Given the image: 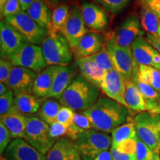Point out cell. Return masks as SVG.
<instances>
[{"label": "cell", "mask_w": 160, "mask_h": 160, "mask_svg": "<svg viewBox=\"0 0 160 160\" xmlns=\"http://www.w3.org/2000/svg\"><path fill=\"white\" fill-rule=\"evenodd\" d=\"M61 108V103L56 100L46 99L40 107L38 117L50 125L57 122V116Z\"/></svg>", "instance_id": "obj_29"}, {"label": "cell", "mask_w": 160, "mask_h": 160, "mask_svg": "<svg viewBox=\"0 0 160 160\" xmlns=\"http://www.w3.org/2000/svg\"><path fill=\"white\" fill-rule=\"evenodd\" d=\"M105 45V37L94 31H88L73 51L76 59L89 57L101 51Z\"/></svg>", "instance_id": "obj_17"}, {"label": "cell", "mask_w": 160, "mask_h": 160, "mask_svg": "<svg viewBox=\"0 0 160 160\" xmlns=\"http://www.w3.org/2000/svg\"><path fill=\"white\" fill-rule=\"evenodd\" d=\"M99 97L97 88L79 74L64 92L59 102L73 111L83 112L90 108L99 99Z\"/></svg>", "instance_id": "obj_2"}, {"label": "cell", "mask_w": 160, "mask_h": 160, "mask_svg": "<svg viewBox=\"0 0 160 160\" xmlns=\"http://www.w3.org/2000/svg\"><path fill=\"white\" fill-rule=\"evenodd\" d=\"M8 160H46V157L23 139H14L4 152Z\"/></svg>", "instance_id": "obj_15"}, {"label": "cell", "mask_w": 160, "mask_h": 160, "mask_svg": "<svg viewBox=\"0 0 160 160\" xmlns=\"http://www.w3.org/2000/svg\"><path fill=\"white\" fill-rule=\"evenodd\" d=\"M159 112H160V98H159Z\"/></svg>", "instance_id": "obj_53"}, {"label": "cell", "mask_w": 160, "mask_h": 160, "mask_svg": "<svg viewBox=\"0 0 160 160\" xmlns=\"http://www.w3.org/2000/svg\"><path fill=\"white\" fill-rule=\"evenodd\" d=\"M1 122L8 129L13 139H25L26 129V116L19 113L14 107L1 116Z\"/></svg>", "instance_id": "obj_21"}, {"label": "cell", "mask_w": 160, "mask_h": 160, "mask_svg": "<svg viewBox=\"0 0 160 160\" xmlns=\"http://www.w3.org/2000/svg\"><path fill=\"white\" fill-rule=\"evenodd\" d=\"M100 89L110 99L127 107L125 99L126 79L115 69L107 72Z\"/></svg>", "instance_id": "obj_14"}, {"label": "cell", "mask_w": 160, "mask_h": 160, "mask_svg": "<svg viewBox=\"0 0 160 160\" xmlns=\"http://www.w3.org/2000/svg\"><path fill=\"white\" fill-rule=\"evenodd\" d=\"M5 19L19 32L28 43L42 45L48 34V31L38 25L25 11H22Z\"/></svg>", "instance_id": "obj_8"}, {"label": "cell", "mask_w": 160, "mask_h": 160, "mask_svg": "<svg viewBox=\"0 0 160 160\" xmlns=\"http://www.w3.org/2000/svg\"><path fill=\"white\" fill-rule=\"evenodd\" d=\"M137 137L157 155L160 153V113L139 112L134 119Z\"/></svg>", "instance_id": "obj_5"}, {"label": "cell", "mask_w": 160, "mask_h": 160, "mask_svg": "<svg viewBox=\"0 0 160 160\" xmlns=\"http://www.w3.org/2000/svg\"><path fill=\"white\" fill-rule=\"evenodd\" d=\"M140 22H141L142 28L147 33V34L158 36L160 19L149 9L141 7Z\"/></svg>", "instance_id": "obj_30"}, {"label": "cell", "mask_w": 160, "mask_h": 160, "mask_svg": "<svg viewBox=\"0 0 160 160\" xmlns=\"http://www.w3.org/2000/svg\"><path fill=\"white\" fill-rule=\"evenodd\" d=\"M105 37V46L111 57L113 67L126 80L134 78L139 68L133 57L131 47L125 48L119 45L116 41L114 33H108Z\"/></svg>", "instance_id": "obj_4"}, {"label": "cell", "mask_w": 160, "mask_h": 160, "mask_svg": "<svg viewBox=\"0 0 160 160\" xmlns=\"http://www.w3.org/2000/svg\"><path fill=\"white\" fill-rule=\"evenodd\" d=\"M82 14L86 27L94 32L105 31L109 23L105 11L95 4L84 2L81 5Z\"/></svg>", "instance_id": "obj_16"}, {"label": "cell", "mask_w": 160, "mask_h": 160, "mask_svg": "<svg viewBox=\"0 0 160 160\" xmlns=\"http://www.w3.org/2000/svg\"><path fill=\"white\" fill-rule=\"evenodd\" d=\"M15 95L11 90L0 97V115L3 116L7 113L14 105Z\"/></svg>", "instance_id": "obj_36"}, {"label": "cell", "mask_w": 160, "mask_h": 160, "mask_svg": "<svg viewBox=\"0 0 160 160\" xmlns=\"http://www.w3.org/2000/svg\"><path fill=\"white\" fill-rule=\"evenodd\" d=\"M37 77V74L34 71L14 66L6 86L13 92L15 96L21 93H32Z\"/></svg>", "instance_id": "obj_13"}, {"label": "cell", "mask_w": 160, "mask_h": 160, "mask_svg": "<svg viewBox=\"0 0 160 160\" xmlns=\"http://www.w3.org/2000/svg\"><path fill=\"white\" fill-rule=\"evenodd\" d=\"M74 114L75 112L70 108L62 106L59 112V114L57 116V122L69 128V126L71 125L72 122H73Z\"/></svg>", "instance_id": "obj_39"}, {"label": "cell", "mask_w": 160, "mask_h": 160, "mask_svg": "<svg viewBox=\"0 0 160 160\" xmlns=\"http://www.w3.org/2000/svg\"><path fill=\"white\" fill-rule=\"evenodd\" d=\"M137 131L134 122H129L119 126L112 131V145L111 148L116 146L123 142L137 137Z\"/></svg>", "instance_id": "obj_31"}, {"label": "cell", "mask_w": 160, "mask_h": 160, "mask_svg": "<svg viewBox=\"0 0 160 160\" xmlns=\"http://www.w3.org/2000/svg\"><path fill=\"white\" fill-rule=\"evenodd\" d=\"M136 138L137 137L133 139L126 140L123 142L119 144L113 148L117 149L118 151L121 152V153H126V154L136 155V151H137V140H136Z\"/></svg>", "instance_id": "obj_40"}, {"label": "cell", "mask_w": 160, "mask_h": 160, "mask_svg": "<svg viewBox=\"0 0 160 160\" xmlns=\"http://www.w3.org/2000/svg\"><path fill=\"white\" fill-rule=\"evenodd\" d=\"M113 33L118 45L130 48L137 38L142 37L145 31L142 30L139 17L137 14H130L118 26Z\"/></svg>", "instance_id": "obj_12"}, {"label": "cell", "mask_w": 160, "mask_h": 160, "mask_svg": "<svg viewBox=\"0 0 160 160\" xmlns=\"http://www.w3.org/2000/svg\"><path fill=\"white\" fill-rule=\"evenodd\" d=\"M62 66H49L37 75L33 93L39 98H47L51 91L56 75Z\"/></svg>", "instance_id": "obj_23"}, {"label": "cell", "mask_w": 160, "mask_h": 160, "mask_svg": "<svg viewBox=\"0 0 160 160\" xmlns=\"http://www.w3.org/2000/svg\"><path fill=\"white\" fill-rule=\"evenodd\" d=\"M42 102V99L33 93H21L15 96L13 107L24 115L33 114L39 111Z\"/></svg>", "instance_id": "obj_26"}, {"label": "cell", "mask_w": 160, "mask_h": 160, "mask_svg": "<svg viewBox=\"0 0 160 160\" xmlns=\"http://www.w3.org/2000/svg\"><path fill=\"white\" fill-rule=\"evenodd\" d=\"M158 70H159V71H160V67H159V69H158Z\"/></svg>", "instance_id": "obj_54"}, {"label": "cell", "mask_w": 160, "mask_h": 160, "mask_svg": "<svg viewBox=\"0 0 160 160\" xmlns=\"http://www.w3.org/2000/svg\"><path fill=\"white\" fill-rule=\"evenodd\" d=\"M8 1V0H0V11L2 10L3 7L5 6V5Z\"/></svg>", "instance_id": "obj_50"}, {"label": "cell", "mask_w": 160, "mask_h": 160, "mask_svg": "<svg viewBox=\"0 0 160 160\" xmlns=\"http://www.w3.org/2000/svg\"><path fill=\"white\" fill-rule=\"evenodd\" d=\"M92 128L91 121L86 116L82 113H75L73 122L68 128L67 137L75 142L81 133L91 130Z\"/></svg>", "instance_id": "obj_28"}, {"label": "cell", "mask_w": 160, "mask_h": 160, "mask_svg": "<svg viewBox=\"0 0 160 160\" xmlns=\"http://www.w3.org/2000/svg\"><path fill=\"white\" fill-rule=\"evenodd\" d=\"M82 160H94L112 145V137L99 131L88 130L81 133L74 142Z\"/></svg>", "instance_id": "obj_6"}, {"label": "cell", "mask_w": 160, "mask_h": 160, "mask_svg": "<svg viewBox=\"0 0 160 160\" xmlns=\"http://www.w3.org/2000/svg\"><path fill=\"white\" fill-rule=\"evenodd\" d=\"M44 1H45V3H46V0H44Z\"/></svg>", "instance_id": "obj_55"}, {"label": "cell", "mask_w": 160, "mask_h": 160, "mask_svg": "<svg viewBox=\"0 0 160 160\" xmlns=\"http://www.w3.org/2000/svg\"><path fill=\"white\" fill-rule=\"evenodd\" d=\"M132 53L138 65L153 67L154 59L158 53L157 49L150 44L143 37H139L131 45Z\"/></svg>", "instance_id": "obj_22"}, {"label": "cell", "mask_w": 160, "mask_h": 160, "mask_svg": "<svg viewBox=\"0 0 160 160\" xmlns=\"http://www.w3.org/2000/svg\"><path fill=\"white\" fill-rule=\"evenodd\" d=\"M11 135L8 129L5 127L2 122H0V152L2 153L5 152L8 146L11 142Z\"/></svg>", "instance_id": "obj_42"}, {"label": "cell", "mask_w": 160, "mask_h": 160, "mask_svg": "<svg viewBox=\"0 0 160 160\" xmlns=\"http://www.w3.org/2000/svg\"><path fill=\"white\" fill-rule=\"evenodd\" d=\"M26 13L42 28L51 30L53 12L44 0H34Z\"/></svg>", "instance_id": "obj_24"}, {"label": "cell", "mask_w": 160, "mask_h": 160, "mask_svg": "<svg viewBox=\"0 0 160 160\" xmlns=\"http://www.w3.org/2000/svg\"><path fill=\"white\" fill-rule=\"evenodd\" d=\"M46 160H82L74 142L68 137L58 139L46 156Z\"/></svg>", "instance_id": "obj_18"}, {"label": "cell", "mask_w": 160, "mask_h": 160, "mask_svg": "<svg viewBox=\"0 0 160 160\" xmlns=\"http://www.w3.org/2000/svg\"><path fill=\"white\" fill-rule=\"evenodd\" d=\"M77 69L74 65L62 67L56 75L51 90L47 98L60 99L62 96L75 79Z\"/></svg>", "instance_id": "obj_20"}, {"label": "cell", "mask_w": 160, "mask_h": 160, "mask_svg": "<svg viewBox=\"0 0 160 160\" xmlns=\"http://www.w3.org/2000/svg\"><path fill=\"white\" fill-rule=\"evenodd\" d=\"M2 17L5 18L15 16L22 11L21 6H20L19 0H8L6 2L2 10H1Z\"/></svg>", "instance_id": "obj_37"}, {"label": "cell", "mask_w": 160, "mask_h": 160, "mask_svg": "<svg viewBox=\"0 0 160 160\" xmlns=\"http://www.w3.org/2000/svg\"><path fill=\"white\" fill-rule=\"evenodd\" d=\"M82 113L88 118L93 128L104 133H112L127 122L129 111L126 106L114 100L101 97Z\"/></svg>", "instance_id": "obj_1"}, {"label": "cell", "mask_w": 160, "mask_h": 160, "mask_svg": "<svg viewBox=\"0 0 160 160\" xmlns=\"http://www.w3.org/2000/svg\"><path fill=\"white\" fill-rule=\"evenodd\" d=\"M88 32L82 14L81 8L72 5L70 8L68 17L62 33L70 44L72 51H74L79 41Z\"/></svg>", "instance_id": "obj_10"}, {"label": "cell", "mask_w": 160, "mask_h": 160, "mask_svg": "<svg viewBox=\"0 0 160 160\" xmlns=\"http://www.w3.org/2000/svg\"><path fill=\"white\" fill-rule=\"evenodd\" d=\"M28 43L19 32L6 20L0 22V53L2 59H10L13 54Z\"/></svg>", "instance_id": "obj_11"}, {"label": "cell", "mask_w": 160, "mask_h": 160, "mask_svg": "<svg viewBox=\"0 0 160 160\" xmlns=\"http://www.w3.org/2000/svg\"><path fill=\"white\" fill-rule=\"evenodd\" d=\"M14 68V65L8 59H0V82L1 83L5 84L8 82L11 72Z\"/></svg>", "instance_id": "obj_38"}, {"label": "cell", "mask_w": 160, "mask_h": 160, "mask_svg": "<svg viewBox=\"0 0 160 160\" xmlns=\"http://www.w3.org/2000/svg\"><path fill=\"white\" fill-rule=\"evenodd\" d=\"M68 131V128L58 122H55L50 125V136L56 140L63 138L64 136H67Z\"/></svg>", "instance_id": "obj_41"}, {"label": "cell", "mask_w": 160, "mask_h": 160, "mask_svg": "<svg viewBox=\"0 0 160 160\" xmlns=\"http://www.w3.org/2000/svg\"><path fill=\"white\" fill-rule=\"evenodd\" d=\"M145 39H147V41L155 49H157L160 53V37L159 36L147 34L146 35Z\"/></svg>", "instance_id": "obj_45"}, {"label": "cell", "mask_w": 160, "mask_h": 160, "mask_svg": "<svg viewBox=\"0 0 160 160\" xmlns=\"http://www.w3.org/2000/svg\"><path fill=\"white\" fill-rule=\"evenodd\" d=\"M137 151L136 157L137 160H156L157 156L146 144L137 136Z\"/></svg>", "instance_id": "obj_35"}, {"label": "cell", "mask_w": 160, "mask_h": 160, "mask_svg": "<svg viewBox=\"0 0 160 160\" xmlns=\"http://www.w3.org/2000/svg\"><path fill=\"white\" fill-rule=\"evenodd\" d=\"M42 50L48 65L68 66L73 59V51L62 33L49 31L43 40Z\"/></svg>", "instance_id": "obj_3"}, {"label": "cell", "mask_w": 160, "mask_h": 160, "mask_svg": "<svg viewBox=\"0 0 160 160\" xmlns=\"http://www.w3.org/2000/svg\"><path fill=\"white\" fill-rule=\"evenodd\" d=\"M75 64L82 75L88 81L100 89L102 83L105 79L107 71L102 69L94 62L88 57L81 58L75 60Z\"/></svg>", "instance_id": "obj_19"}, {"label": "cell", "mask_w": 160, "mask_h": 160, "mask_svg": "<svg viewBox=\"0 0 160 160\" xmlns=\"http://www.w3.org/2000/svg\"><path fill=\"white\" fill-rule=\"evenodd\" d=\"M8 88L6 86L5 84L4 83H0V97L4 94H5L8 91Z\"/></svg>", "instance_id": "obj_49"}, {"label": "cell", "mask_w": 160, "mask_h": 160, "mask_svg": "<svg viewBox=\"0 0 160 160\" xmlns=\"http://www.w3.org/2000/svg\"><path fill=\"white\" fill-rule=\"evenodd\" d=\"M134 79L148 84L160 93V71L156 68L139 65L137 73L132 80Z\"/></svg>", "instance_id": "obj_27"}, {"label": "cell", "mask_w": 160, "mask_h": 160, "mask_svg": "<svg viewBox=\"0 0 160 160\" xmlns=\"http://www.w3.org/2000/svg\"><path fill=\"white\" fill-rule=\"evenodd\" d=\"M139 3L141 7L149 9L160 19V0H139Z\"/></svg>", "instance_id": "obj_43"}, {"label": "cell", "mask_w": 160, "mask_h": 160, "mask_svg": "<svg viewBox=\"0 0 160 160\" xmlns=\"http://www.w3.org/2000/svg\"><path fill=\"white\" fill-rule=\"evenodd\" d=\"M156 160H160V157H159V155H158V156H157V159H156Z\"/></svg>", "instance_id": "obj_51"}, {"label": "cell", "mask_w": 160, "mask_h": 160, "mask_svg": "<svg viewBox=\"0 0 160 160\" xmlns=\"http://www.w3.org/2000/svg\"><path fill=\"white\" fill-rule=\"evenodd\" d=\"M125 99L127 107L138 112L147 111L146 100L133 80H126Z\"/></svg>", "instance_id": "obj_25"}, {"label": "cell", "mask_w": 160, "mask_h": 160, "mask_svg": "<svg viewBox=\"0 0 160 160\" xmlns=\"http://www.w3.org/2000/svg\"><path fill=\"white\" fill-rule=\"evenodd\" d=\"M25 139L30 145L45 155L56 143L50 136V125L39 117L26 116Z\"/></svg>", "instance_id": "obj_7"}, {"label": "cell", "mask_w": 160, "mask_h": 160, "mask_svg": "<svg viewBox=\"0 0 160 160\" xmlns=\"http://www.w3.org/2000/svg\"><path fill=\"white\" fill-rule=\"evenodd\" d=\"M112 14H118L129 5L131 0H94Z\"/></svg>", "instance_id": "obj_34"}, {"label": "cell", "mask_w": 160, "mask_h": 160, "mask_svg": "<svg viewBox=\"0 0 160 160\" xmlns=\"http://www.w3.org/2000/svg\"><path fill=\"white\" fill-rule=\"evenodd\" d=\"M158 36L160 37V25H159V33H158Z\"/></svg>", "instance_id": "obj_52"}, {"label": "cell", "mask_w": 160, "mask_h": 160, "mask_svg": "<svg viewBox=\"0 0 160 160\" xmlns=\"http://www.w3.org/2000/svg\"><path fill=\"white\" fill-rule=\"evenodd\" d=\"M94 160H113L112 159V156L111 152L106 151L102 152V153L98 156Z\"/></svg>", "instance_id": "obj_48"}, {"label": "cell", "mask_w": 160, "mask_h": 160, "mask_svg": "<svg viewBox=\"0 0 160 160\" xmlns=\"http://www.w3.org/2000/svg\"><path fill=\"white\" fill-rule=\"evenodd\" d=\"M65 0H46V4L51 9H55L58 6L62 5Z\"/></svg>", "instance_id": "obj_46"}, {"label": "cell", "mask_w": 160, "mask_h": 160, "mask_svg": "<svg viewBox=\"0 0 160 160\" xmlns=\"http://www.w3.org/2000/svg\"><path fill=\"white\" fill-rule=\"evenodd\" d=\"M14 66L25 68L39 73L47 67L42 47L26 43L10 58Z\"/></svg>", "instance_id": "obj_9"}, {"label": "cell", "mask_w": 160, "mask_h": 160, "mask_svg": "<svg viewBox=\"0 0 160 160\" xmlns=\"http://www.w3.org/2000/svg\"><path fill=\"white\" fill-rule=\"evenodd\" d=\"M70 8L67 5H62L58 6L53 9L52 13V26L49 31L60 32L62 33L65 27L68 17Z\"/></svg>", "instance_id": "obj_32"}, {"label": "cell", "mask_w": 160, "mask_h": 160, "mask_svg": "<svg viewBox=\"0 0 160 160\" xmlns=\"http://www.w3.org/2000/svg\"><path fill=\"white\" fill-rule=\"evenodd\" d=\"M111 153L113 160H137L136 155H130L121 153L113 148H111Z\"/></svg>", "instance_id": "obj_44"}, {"label": "cell", "mask_w": 160, "mask_h": 160, "mask_svg": "<svg viewBox=\"0 0 160 160\" xmlns=\"http://www.w3.org/2000/svg\"><path fill=\"white\" fill-rule=\"evenodd\" d=\"M88 58L92 61L94 62L102 69L105 70L107 72L114 69L113 62H112L111 57H110L108 51L106 48L105 45L99 52H98L94 55L91 56Z\"/></svg>", "instance_id": "obj_33"}, {"label": "cell", "mask_w": 160, "mask_h": 160, "mask_svg": "<svg viewBox=\"0 0 160 160\" xmlns=\"http://www.w3.org/2000/svg\"><path fill=\"white\" fill-rule=\"evenodd\" d=\"M19 2L22 11L26 12L31 7V5L34 2V0H19Z\"/></svg>", "instance_id": "obj_47"}]
</instances>
